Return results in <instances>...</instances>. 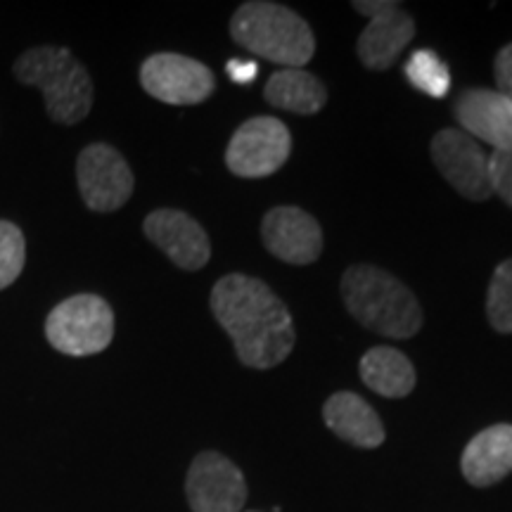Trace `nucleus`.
I'll list each match as a JSON object with an SVG mask.
<instances>
[{"mask_svg":"<svg viewBox=\"0 0 512 512\" xmlns=\"http://www.w3.org/2000/svg\"><path fill=\"white\" fill-rule=\"evenodd\" d=\"M460 470L472 486H494L512 472V425L486 427L465 446Z\"/></svg>","mask_w":512,"mask_h":512,"instance_id":"2eb2a0df","label":"nucleus"},{"mask_svg":"<svg viewBox=\"0 0 512 512\" xmlns=\"http://www.w3.org/2000/svg\"><path fill=\"white\" fill-rule=\"evenodd\" d=\"M491 190L512 207V150H494L489 157Z\"/></svg>","mask_w":512,"mask_h":512,"instance_id":"4be33fe9","label":"nucleus"},{"mask_svg":"<svg viewBox=\"0 0 512 512\" xmlns=\"http://www.w3.org/2000/svg\"><path fill=\"white\" fill-rule=\"evenodd\" d=\"M230 36L242 48L285 69H302L316 53L309 24L285 5L264 0L240 5L230 19Z\"/></svg>","mask_w":512,"mask_h":512,"instance_id":"20e7f679","label":"nucleus"},{"mask_svg":"<svg viewBox=\"0 0 512 512\" xmlns=\"http://www.w3.org/2000/svg\"><path fill=\"white\" fill-rule=\"evenodd\" d=\"M226 72L238 86H247V83H252L256 79V74H259V64L252 60H230L226 64Z\"/></svg>","mask_w":512,"mask_h":512,"instance_id":"b1692460","label":"nucleus"},{"mask_svg":"<svg viewBox=\"0 0 512 512\" xmlns=\"http://www.w3.org/2000/svg\"><path fill=\"white\" fill-rule=\"evenodd\" d=\"M406 79L411 81L415 91L430 95V98H444L451 88V74L441 62V57L432 50H415L406 62Z\"/></svg>","mask_w":512,"mask_h":512,"instance_id":"6ab92c4d","label":"nucleus"},{"mask_svg":"<svg viewBox=\"0 0 512 512\" xmlns=\"http://www.w3.org/2000/svg\"><path fill=\"white\" fill-rule=\"evenodd\" d=\"M261 240L268 252L294 266L313 264L323 252L320 223L299 207H275L261 223Z\"/></svg>","mask_w":512,"mask_h":512,"instance_id":"f8f14e48","label":"nucleus"},{"mask_svg":"<svg viewBox=\"0 0 512 512\" xmlns=\"http://www.w3.org/2000/svg\"><path fill=\"white\" fill-rule=\"evenodd\" d=\"M22 86L38 88L55 124L74 126L93 107V79L69 48L38 46L24 50L12 67Z\"/></svg>","mask_w":512,"mask_h":512,"instance_id":"7ed1b4c3","label":"nucleus"},{"mask_svg":"<svg viewBox=\"0 0 512 512\" xmlns=\"http://www.w3.org/2000/svg\"><path fill=\"white\" fill-rule=\"evenodd\" d=\"M292 138L287 126L273 117H254L230 138L226 166L240 178L271 176L290 159Z\"/></svg>","mask_w":512,"mask_h":512,"instance_id":"423d86ee","label":"nucleus"},{"mask_svg":"<svg viewBox=\"0 0 512 512\" xmlns=\"http://www.w3.org/2000/svg\"><path fill=\"white\" fill-rule=\"evenodd\" d=\"M50 347L64 356H93L114 339V311L98 294H74L46 318Z\"/></svg>","mask_w":512,"mask_h":512,"instance_id":"39448f33","label":"nucleus"},{"mask_svg":"<svg viewBox=\"0 0 512 512\" xmlns=\"http://www.w3.org/2000/svg\"><path fill=\"white\" fill-rule=\"evenodd\" d=\"M342 299L363 328L389 339H411L422 328L415 294L382 268L356 264L342 275Z\"/></svg>","mask_w":512,"mask_h":512,"instance_id":"f03ea898","label":"nucleus"},{"mask_svg":"<svg viewBox=\"0 0 512 512\" xmlns=\"http://www.w3.org/2000/svg\"><path fill=\"white\" fill-rule=\"evenodd\" d=\"M27 261V240L19 226L0 221V290L10 287L24 271Z\"/></svg>","mask_w":512,"mask_h":512,"instance_id":"412c9836","label":"nucleus"},{"mask_svg":"<svg viewBox=\"0 0 512 512\" xmlns=\"http://www.w3.org/2000/svg\"><path fill=\"white\" fill-rule=\"evenodd\" d=\"M145 93L166 105H200L216 91L207 64L178 53L150 55L140 67Z\"/></svg>","mask_w":512,"mask_h":512,"instance_id":"6e6552de","label":"nucleus"},{"mask_svg":"<svg viewBox=\"0 0 512 512\" xmlns=\"http://www.w3.org/2000/svg\"><path fill=\"white\" fill-rule=\"evenodd\" d=\"M76 181L86 207L100 214L124 207L136 188L133 171L124 155L107 143L83 147L76 159Z\"/></svg>","mask_w":512,"mask_h":512,"instance_id":"0eeeda50","label":"nucleus"},{"mask_svg":"<svg viewBox=\"0 0 512 512\" xmlns=\"http://www.w3.org/2000/svg\"><path fill=\"white\" fill-rule=\"evenodd\" d=\"M268 105L292 114H316L328 102V91L311 72L304 69H280L264 88Z\"/></svg>","mask_w":512,"mask_h":512,"instance_id":"f3484780","label":"nucleus"},{"mask_svg":"<svg viewBox=\"0 0 512 512\" xmlns=\"http://www.w3.org/2000/svg\"><path fill=\"white\" fill-rule=\"evenodd\" d=\"M323 420L339 439L358 448H377L387 437L380 415L354 392L332 394L323 406Z\"/></svg>","mask_w":512,"mask_h":512,"instance_id":"dca6fc26","label":"nucleus"},{"mask_svg":"<svg viewBox=\"0 0 512 512\" xmlns=\"http://www.w3.org/2000/svg\"><path fill=\"white\" fill-rule=\"evenodd\" d=\"M486 318L491 328L512 335V259H505L491 275L486 294Z\"/></svg>","mask_w":512,"mask_h":512,"instance_id":"aec40b11","label":"nucleus"},{"mask_svg":"<svg viewBox=\"0 0 512 512\" xmlns=\"http://www.w3.org/2000/svg\"><path fill=\"white\" fill-rule=\"evenodd\" d=\"M211 311L247 368L283 363L294 347L292 316L264 280L230 273L211 290Z\"/></svg>","mask_w":512,"mask_h":512,"instance_id":"f257e3e1","label":"nucleus"},{"mask_svg":"<svg viewBox=\"0 0 512 512\" xmlns=\"http://www.w3.org/2000/svg\"><path fill=\"white\" fill-rule=\"evenodd\" d=\"M354 8L370 19L358 36V57L368 69L384 72L413 41L415 19L399 3L389 0H356Z\"/></svg>","mask_w":512,"mask_h":512,"instance_id":"9d476101","label":"nucleus"},{"mask_svg":"<svg viewBox=\"0 0 512 512\" xmlns=\"http://www.w3.org/2000/svg\"><path fill=\"white\" fill-rule=\"evenodd\" d=\"M458 124L470 138L494 150H512V102L491 88H467L453 105Z\"/></svg>","mask_w":512,"mask_h":512,"instance_id":"4468645a","label":"nucleus"},{"mask_svg":"<svg viewBox=\"0 0 512 512\" xmlns=\"http://www.w3.org/2000/svg\"><path fill=\"white\" fill-rule=\"evenodd\" d=\"M145 238L183 271H200L211 256L209 235L192 216L178 209H157L143 223Z\"/></svg>","mask_w":512,"mask_h":512,"instance_id":"ddd939ff","label":"nucleus"},{"mask_svg":"<svg viewBox=\"0 0 512 512\" xmlns=\"http://www.w3.org/2000/svg\"><path fill=\"white\" fill-rule=\"evenodd\" d=\"M432 159L441 176L465 200L486 202L494 195L489 178V157H486L482 145L460 128H444L434 136Z\"/></svg>","mask_w":512,"mask_h":512,"instance_id":"9b49d317","label":"nucleus"},{"mask_svg":"<svg viewBox=\"0 0 512 512\" xmlns=\"http://www.w3.org/2000/svg\"><path fill=\"white\" fill-rule=\"evenodd\" d=\"M252 512H259V510H252Z\"/></svg>","mask_w":512,"mask_h":512,"instance_id":"393cba45","label":"nucleus"},{"mask_svg":"<svg viewBox=\"0 0 512 512\" xmlns=\"http://www.w3.org/2000/svg\"><path fill=\"white\" fill-rule=\"evenodd\" d=\"M361 380L375 394L403 399L415 387V368L399 349L373 347L361 358Z\"/></svg>","mask_w":512,"mask_h":512,"instance_id":"a211bd4d","label":"nucleus"},{"mask_svg":"<svg viewBox=\"0 0 512 512\" xmlns=\"http://www.w3.org/2000/svg\"><path fill=\"white\" fill-rule=\"evenodd\" d=\"M496 83H498V93H503L505 98L512 102V43L501 48V53L496 55Z\"/></svg>","mask_w":512,"mask_h":512,"instance_id":"5701e85b","label":"nucleus"},{"mask_svg":"<svg viewBox=\"0 0 512 512\" xmlns=\"http://www.w3.org/2000/svg\"><path fill=\"white\" fill-rule=\"evenodd\" d=\"M185 496L192 512H240L247 503L245 475L223 453L202 451L190 463Z\"/></svg>","mask_w":512,"mask_h":512,"instance_id":"1a4fd4ad","label":"nucleus"}]
</instances>
